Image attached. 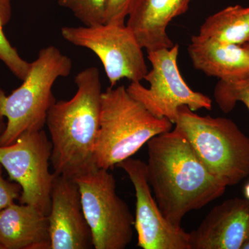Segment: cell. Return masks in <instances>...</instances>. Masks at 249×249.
<instances>
[{"label": "cell", "mask_w": 249, "mask_h": 249, "mask_svg": "<svg viewBox=\"0 0 249 249\" xmlns=\"http://www.w3.org/2000/svg\"><path fill=\"white\" fill-rule=\"evenodd\" d=\"M134 0H107L106 22L124 24Z\"/></svg>", "instance_id": "cell-20"}, {"label": "cell", "mask_w": 249, "mask_h": 249, "mask_svg": "<svg viewBox=\"0 0 249 249\" xmlns=\"http://www.w3.org/2000/svg\"><path fill=\"white\" fill-rule=\"evenodd\" d=\"M61 35L67 42L97 55L110 87L124 78L141 82L148 72L142 47L125 24L65 27Z\"/></svg>", "instance_id": "cell-8"}, {"label": "cell", "mask_w": 249, "mask_h": 249, "mask_svg": "<svg viewBox=\"0 0 249 249\" xmlns=\"http://www.w3.org/2000/svg\"><path fill=\"white\" fill-rule=\"evenodd\" d=\"M11 16V0H0V61L20 80L27 76L31 68V62L24 60L18 53L17 49L10 43L5 36L3 27Z\"/></svg>", "instance_id": "cell-17"}, {"label": "cell", "mask_w": 249, "mask_h": 249, "mask_svg": "<svg viewBox=\"0 0 249 249\" xmlns=\"http://www.w3.org/2000/svg\"><path fill=\"white\" fill-rule=\"evenodd\" d=\"M71 59L57 47L41 49L22 84L6 96L0 88V116L6 119V128L0 136V146L14 142L26 131L44 128L47 114L56 101L52 88L59 78L68 76Z\"/></svg>", "instance_id": "cell-4"}, {"label": "cell", "mask_w": 249, "mask_h": 249, "mask_svg": "<svg viewBox=\"0 0 249 249\" xmlns=\"http://www.w3.org/2000/svg\"><path fill=\"white\" fill-rule=\"evenodd\" d=\"M198 35L224 43L245 45L249 41V6H228L209 16Z\"/></svg>", "instance_id": "cell-16"}, {"label": "cell", "mask_w": 249, "mask_h": 249, "mask_svg": "<svg viewBox=\"0 0 249 249\" xmlns=\"http://www.w3.org/2000/svg\"><path fill=\"white\" fill-rule=\"evenodd\" d=\"M6 122L4 121V118L0 116V136L4 132L5 128H6Z\"/></svg>", "instance_id": "cell-22"}, {"label": "cell", "mask_w": 249, "mask_h": 249, "mask_svg": "<svg viewBox=\"0 0 249 249\" xmlns=\"http://www.w3.org/2000/svg\"><path fill=\"white\" fill-rule=\"evenodd\" d=\"M2 165L0 163V211L19 199L22 188L18 183L10 182L2 177Z\"/></svg>", "instance_id": "cell-21"}, {"label": "cell", "mask_w": 249, "mask_h": 249, "mask_svg": "<svg viewBox=\"0 0 249 249\" xmlns=\"http://www.w3.org/2000/svg\"><path fill=\"white\" fill-rule=\"evenodd\" d=\"M48 220L51 249L92 248L79 188L73 178L55 175Z\"/></svg>", "instance_id": "cell-11"}, {"label": "cell", "mask_w": 249, "mask_h": 249, "mask_svg": "<svg viewBox=\"0 0 249 249\" xmlns=\"http://www.w3.org/2000/svg\"><path fill=\"white\" fill-rule=\"evenodd\" d=\"M243 46H245V47H246V48H247V49H248V50L249 51V41L248 42H247V44H245V45H243Z\"/></svg>", "instance_id": "cell-25"}, {"label": "cell", "mask_w": 249, "mask_h": 249, "mask_svg": "<svg viewBox=\"0 0 249 249\" xmlns=\"http://www.w3.org/2000/svg\"><path fill=\"white\" fill-rule=\"evenodd\" d=\"M116 166L128 175L135 190L137 246L142 249H190L189 232L168 222L152 196L146 163L130 157Z\"/></svg>", "instance_id": "cell-10"}, {"label": "cell", "mask_w": 249, "mask_h": 249, "mask_svg": "<svg viewBox=\"0 0 249 249\" xmlns=\"http://www.w3.org/2000/svg\"><path fill=\"white\" fill-rule=\"evenodd\" d=\"M107 0H58L62 7L70 10L84 26L106 22Z\"/></svg>", "instance_id": "cell-19"}, {"label": "cell", "mask_w": 249, "mask_h": 249, "mask_svg": "<svg viewBox=\"0 0 249 249\" xmlns=\"http://www.w3.org/2000/svg\"><path fill=\"white\" fill-rule=\"evenodd\" d=\"M193 66L222 81L241 79L249 74V51L245 46L224 43L193 36L188 47Z\"/></svg>", "instance_id": "cell-14"}, {"label": "cell", "mask_w": 249, "mask_h": 249, "mask_svg": "<svg viewBox=\"0 0 249 249\" xmlns=\"http://www.w3.org/2000/svg\"><path fill=\"white\" fill-rule=\"evenodd\" d=\"M214 98L223 112H231L238 102L244 103L249 110V74L232 81L219 80Z\"/></svg>", "instance_id": "cell-18"}, {"label": "cell", "mask_w": 249, "mask_h": 249, "mask_svg": "<svg viewBox=\"0 0 249 249\" xmlns=\"http://www.w3.org/2000/svg\"><path fill=\"white\" fill-rule=\"evenodd\" d=\"M77 89L69 101H55L47 116L54 173L70 178L97 168L93 159L101 120L102 85L96 67L75 77Z\"/></svg>", "instance_id": "cell-2"}, {"label": "cell", "mask_w": 249, "mask_h": 249, "mask_svg": "<svg viewBox=\"0 0 249 249\" xmlns=\"http://www.w3.org/2000/svg\"><path fill=\"white\" fill-rule=\"evenodd\" d=\"M78 184L85 219L95 249H124L134 236V218L117 194L109 170L95 168L73 178Z\"/></svg>", "instance_id": "cell-6"}, {"label": "cell", "mask_w": 249, "mask_h": 249, "mask_svg": "<svg viewBox=\"0 0 249 249\" xmlns=\"http://www.w3.org/2000/svg\"><path fill=\"white\" fill-rule=\"evenodd\" d=\"M173 123L152 114L124 85L102 93L99 130L93 159L96 166L113 169L130 158L144 144L173 129Z\"/></svg>", "instance_id": "cell-3"}, {"label": "cell", "mask_w": 249, "mask_h": 249, "mask_svg": "<svg viewBox=\"0 0 249 249\" xmlns=\"http://www.w3.org/2000/svg\"><path fill=\"white\" fill-rule=\"evenodd\" d=\"M242 249H249V238L247 242H246L245 245L242 247Z\"/></svg>", "instance_id": "cell-24"}, {"label": "cell", "mask_w": 249, "mask_h": 249, "mask_svg": "<svg viewBox=\"0 0 249 249\" xmlns=\"http://www.w3.org/2000/svg\"><path fill=\"white\" fill-rule=\"evenodd\" d=\"M244 195H245L246 199L249 200V182L244 188Z\"/></svg>", "instance_id": "cell-23"}, {"label": "cell", "mask_w": 249, "mask_h": 249, "mask_svg": "<svg viewBox=\"0 0 249 249\" xmlns=\"http://www.w3.org/2000/svg\"><path fill=\"white\" fill-rule=\"evenodd\" d=\"M175 124L210 173L225 186H235L249 176V137L233 121L198 115L183 106Z\"/></svg>", "instance_id": "cell-5"}, {"label": "cell", "mask_w": 249, "mask_h": 249, "mask_svg": "<svg viewBox=\"0 0 249 249\" xmlns=\"http://www.w3.org/2000/svg\"><path fill=\"white\" fill-rule=\"evenodd\" d=\"M0 249H51L48 215L16 203L0 211Z\"/></svg>", "instance_id": "cell-15"}, {"label": "cell", "mask_w": 249, "mask_h": 249, "mask_svg": "<svg viewBox=\"0 0 249 249\" xmlns=\"http://www.w3.org/2000/svg\"><path fill=\"white\" fill-rule=\"evenodd\" d=\"M52 143L45 131H26L12 143L0 146V163L22 188L21 204L48 215L55 173L49 171Z\"/></svg>", "instance_id": "cell-9"}, {"label": "cell", "mask_w": 249, "mask_h": 249, "mask_svg": "<svg viewBox=\"0 0 249 249\" xmlns=\"http://www.w3.org/2000/svg\"><path fill=\"white\" fill-rule=\"evenodd\" d=\"M147 144V181L164 217L176 227L191 211L224 195L227 186L210 173L186 134L175 125Z\"/></svg>", "instance_id": "cell-1"}, {"label": "cell", "mask_w": 249, "mask_h": 249, "mask_svg": "<svg viewBox=\"0 0 249 249\" xmlns=\"http://www.w3.org/2000/svg\"><path fill=\"white\" fill-rule=\"evenodd\" d=\"M249 238V200L234 197L214 206L189 232L190 249H242Z\"/></svg>", "instance_id": "cell-12"}, {"label": "cell", "mask_w": 249, "mask_h": 249, "mask_svg": "<svg viewBox=\"0 0 249 249\" xmlns=\"http://www.w3.org/2000/svg\"><path fill=\"white\" fill-rule=\"evenodd\" d=\"M192 0H134L126 25L147 52L170 49L175 44L167 34L172 20L189 9Z\"/></svg>", "instance_id": "cell-13"}, {"label": "cell", "mask_w": 249, "mask_h": 249, "mask_svg": "<svg viewBox=\"0 0 249 249\" xmlns=\"http://www.w3.org/2000/svg\"><path fill=\"white\" fill-rule=\"evenodd\" d=\"M179 46L147 52L152 70L144 79L148 82L147 88L141 82H131L127 88L132 97L142 103L147 110L158 118H165L174 124L178 109L187 106L191 110L212 109V100L191 89L181 76L178 65Z\"/></svg>", "instance_id": "cell-7"}]
</instances>
